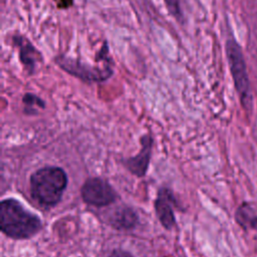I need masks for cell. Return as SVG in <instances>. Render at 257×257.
Segmentation results:
<instances>
[{
	"label": "cell",
	"mask_w": 257,
	"mask_h": 257,
	"mask_svg": "<svg viewBox=\"0 0 257 257\" xmlns=\"http://www.w3.org/2000/svg\"><path fill=\"white\" fill-rule=\"evenodd\" d=\"M153 143L154 141L150 135H144L141 139L142 149L140 153L124 162L127 170H130L134 175L138 177H143L146 175L151 160Z\"/></svg>",
	"instance_id": "52a82bcc"
},
{
	"label": "cell",
	"mask_w": 257,
	"mask_h": 257,
	"mask_svg": "<svg viewBox=\"0 0 257 257\" xmlns=\"http://www.w3.org/2000/svg\"><path fill=\"white\" fill-rule=\"evenodd\" d=\"M67 185L65 172L58 167L37 170L30 178L31 196L43 206H53L59 202Z\"/></svg>",
	"instance_id": "7a4b0ae2"
},
{
	"label": "cell",
	"mask_w": 257,
	"mask_h": 257,
	"mask_svg": "<svg viewBox=\"0 0 257 257\" xmlns=\"http://www.w3.org/2000/svg\"><path fill=\"white\" fill-rule=\"evenodd\" d=\"M226 50L236 88L239 91L241 98L246 99L248 94V81L240 48L234 40H228Z\"/></svg>",
	"instance_id": "5b68a950"
},
{
	"label": "cell",
	"mask_w": 257,
	"mask_h": 257,
	"mask_svg": "<svg viewBox=\"0 0 257 257\" xmlns=\"http://www.w3.org/2000/svg\"><path fill=\"white\" fill-rule=\"evenodd\" d=\"M109 223L116 229H131L138 221V216L131 208H117L108 217Z\"/></svg>",
	"instance_id": "9c48e42d"
},
{
	"label": "cell",
	"mask_w": 257,
	"mask_h": 257,
	"mask_svg": "<svg viewBox=\"0 0 257 257\" xmlns=\"http://www.w3.org/2000/svg\"><path fill=\"white\" fill-rule=\"evenodd\" d=\"M81 196L85 203L102 207L114 201L115 192L106 181L100 178H90L83 184Z\"/></svg>",
	"instance_id": "277c9868"
},
{
	"label": "cell",
	"mask_w": 257,
	"mask_h": 257,
	"mask_svg": "<svg viewBox=\"0 0 257 257\" xmlns=\"http://www.w3.org/2000/svg\"><path fill=\"white\" fill-rule=\"evenodd\" d=\"M0 227L10 238L26 239L40 230L41 222L17 200L5 199L0 205Z\"/></svg>",
	"instance_id": "6da1fadb"
},
{
	"label": "cell",
	"mask_w": 257,
	"mask_h": 257,
	"mask_svg": "<svg viewBox=\"0 0 257 257\" xmlns=\"http://www.w3.org/2000/svg\"><path fill=\"white\" fill-rule=\"evenodd\" d=\"M12 42L19 51V59L28 74L34 73L37 62L42 60L41 53L23 35H14Z\"/></svg>",
	"instance_id": "8992f818"
},
{
	"label": "cell",
	"mask_w": 257,
	"mask_h": 257,
	"mask_svg": "<svg viewBox=\"0 0 257 257\" xmlns=\"http://www.w3.org/2000/svg\"><path fill=\"white\" fill-rule=\"evenodd\" d=\"M165 2L170 14L178 21H182L184 17L180 5V0H165Z\"/></svg>",
	"instance_id": "8fae6325"
},
{
	"label": "cell",
	"mask_w": 257,
	"mask_h": 257,
	"mask_svg": "<svg viewBox=\"0 0 257 257\" xmlns=\"http://www.w3.org/2000/svg\"><path fill=\"white\" fill-rule=\"evenodd\" d=\"M175 204V199L168 189H162L159 192L158 198L155 203V208L159 220L167 229H171L176 221L173 212V205Z\"/></svg>",
	"instance_id": "ba28073f"
},
{
	"label": "cell",
	"mask_w": 257,
	"mask_h": 257,
	"mask_svg": "<svg viewBox=\"0 0 257 257\" xmlns=\"http://www.w3.org/2000/svg\"><path fill=\"white\" fill-rule=\"evenodd\" d=\"M22 102L24 104V112L26 114L32 115L39 112V108L44 109L46 104L42 98L34 93L27 92L22 97Z\"/></svg>",
	"instance_id": "30bf717a"
},
{
	"label": "cell",
	"mask_w": 257,
	"mask_h": 257,
	"mask_svg": "<svg viewBox=\"0 0 257 257\" xmlns=\"http://www.w3.org/2000/svg\"><path fill=\"white\" fill-rule=\"evenodd\" d=\"M55 63L67 73L87 83L103 82L113 74L112 62L105 63L100 67L98 65L84 63L65 55H59L55 57Z\"/></svg>",
	"instance_id": "3957f363"
},
{
	"label": "cell",
	"mask_w": 257,
	"mask_h": 257,
	"mask_svg": "<svg viewBox=\"0 0 257 257\" xmlns=\"http://www.w3.org/2000/svg\"><path fill=\"white\" fill-rule=\"evenodd\" d=\"M109 257H133L131 253L120 250V249H116L114 251L111 252V254L109 255Z\"/></svg>",
	"instance_id": "7c38bea8"
}]
</instances>
